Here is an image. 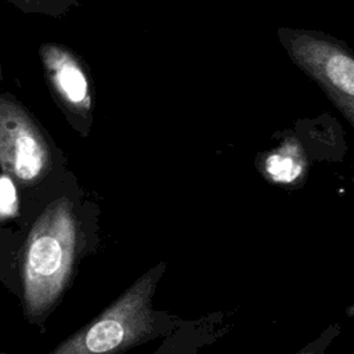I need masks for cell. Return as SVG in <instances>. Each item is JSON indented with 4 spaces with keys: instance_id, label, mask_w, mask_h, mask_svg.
Listing matches in <instances>:
<instances>
[{
    "instance_id": "1",
    "label": "cell",
    "mask_w": 354,
    "mask_h": 354,
    "mask_svg": "<svg viewBox=\"0 0 354 354\" xmlns=\"http://www.w3.org/2000/svg\"><path fill=\"white\" fill-rule=\"evenodd\" d=\"M79 238V224L66 198L53 202L33 224L22 261L24 306L32 321L44 317L65 290Z\"/></svg>"
},
{
    "instance_id": "2",
    "label": "cell",
    "mask_w": 354,
    "mask_h": 354,
    "mask_svg": "<svg viewBox=\"0 0 354 354\" xmlns=\"http://www.w3.org/2000/svg\"><path fill=\"white\" fill-rule=\"evenodd\" d=\"M278 40L290 61L326 94L354 126V51L329 33L281 26Z\"/></svg>"
},
{
    "instance_id": "3",
    "label": "cell",
    "mask_w": 354,
    "mask_h": 354,
    "mask_svg": "<svg viewBox=\"0 0 354 354\" xmlns=\"http://www.w3.org/2000/svg\"><path fill=\"white\" fill-rule=\"evenodd\" d=\"M155 271L130 286L116 301L50 354H119L149 335Z\"/></svg>"
},
{
    "instance_id": "4",
    "label": "cell",
    "mask_w": 354,
    "mask_h": 354,
    "mask_svg": "<svg viewBox=\"0 0 354 354\" xmlns=\"http://www.w3.org/2000/svg\"><path fill=\"white\" fill-rule=\"evenodd\" d=\"M53 145L35 115L11 93L0 91V167L35 184L50 170Z\"/></svg>"
},
{
    "instance_id": "5",
    "label": "cell",
    "mask_w": 354,
    "mask_h": 354,
    "mask_svg": "<svg viewBox=\"0 0 354 354\" xmlns=\"http://www.w3.org/2000/svg\"><path fill=\"white\" fill-rule=\"evenodd\" d=\"M39 59L54 102L75 130L87 134L95 101L90 66L71 47L55 41L39 46Z\"/></svg>"
},
{
    "instance_id": "6",
    "label": "cell",
    "mask_w": 354,
    "mask_h": 354,
    "mask_svg": "<svg viewBox=\"0 0 354 354\" xmlns=\"http://www.w3.org/2000/svg\"><path fill=\"white\" fill-rule=\"evenodd\" d=\"M303 167L304 156L295 141H286L266 160V171L278 183H292L301 174Z\"/></svg>"
},
{
    "instance_id": "7",
    "label": "cell",
    "mask_w": 354,
    "mask_h": 354,
    "mask_svg": "<svg viewBox=\"0 0 354 354\" xmlns=\"http://www.w3.org/2000/svg\"><path fill=\"white\" fill-rule=\"evenodd\" d=\"M24 14H40L51 18L66 15L71 8L80 7L79 0H6Z\"/></svg>"
},
{
    "instance_id": "8",
    "label": "cell",
    "mask_w": 354,
    "mask_h": 354,
    "mask_svg": "<svg viewBox=\"0 0 354 354\" xmlns=\"http://www.w3.org/2000/svg\"><path fill=\"white\" fill-rule=\"evenodd\" d=\"M18 210L17 189L8 174L0 176V218L15 216Z\"/></svg>"
},
{
    "instance_id": "9",
    "label": "cell",
    "mask_w": 354,
    "mask_h": 354,
    "mask_svg": "<svg viewBox=\"0 0 354 354\" xmlns=\"http://www.w3.org/2000/svg\"><path fill=\"white\" fill-rule=\"evenodd\" d=\"M321 351H322V348H319L317 344H314V346L308 347L307 350H303V351H300L299 354H321Z\"/></svg>"
},
{
    "instance_id": "10",
    "label": "cell",
    "mask_w": 354,
    "mask_h": 354,
    "mask_svg": "<svg viewBox=\"0 0 354 354\" xmlns=\"http://www.w3.org/2000/svg\"><path fill=\"white\" fill-rule=\"evenodd\" d=\"M3 79V71H1V61H0V80Z\"/></svg>"
}]
</instances>
